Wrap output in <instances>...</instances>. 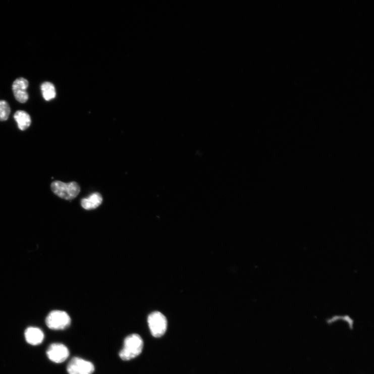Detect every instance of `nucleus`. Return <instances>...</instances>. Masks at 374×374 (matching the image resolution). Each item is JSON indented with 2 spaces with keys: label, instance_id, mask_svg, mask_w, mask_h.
<instances>
[{
  "label": "nucleus",
  "instance_id": "nucleus-1",
  "mask_svg": "<svg viewBox=\"0 0 374 374\" xmlns=\"http://www.w3.org/2000/svg\"><path fill=\"white\" fill-rule=\"evenodd\" d=\"M144 342L137 334L128 336L124 342V346L119 353L121 359L124 361L131 360L137 357L142 352Z\"/></svg>",
  "mask_w": 374,
  "mask_h": 374
},
{
  "label": "nucleus",
  "instance_id": "nucleus-2",
  "mask_svg": "<svg viewBox=\"0 0 374 374\" xmlns=\"http://www.w3.org/2000/svg\"><path fill=\"white\" fill-rule=\"evenodd\" d=\"M51 189L61 198L71 200L77 197L80 191V187L75 182L65 183L57 181L51 183Z\"/></svg>",
  "mask_w": 374,
  "mask_h": 374
},
{
  "label": "nucleus",
  "instance_id": "nucleus-3",
  "mask_svg": "<svg viewBox=\"0 0 374 374\" xmlns=\"http://www.w3.org/2000/svg\"><path fill=\"white\" fill-rule=\"evenodd\" d=\"M46 324L50 329L63 330L70 326L71 318L66 312L55 310L50 312L47 316Z\"/></svg>",
  "mask_w": 374,
  "mask_h": 374
},
{
  "label": "nucleus",
  "instance_id": "nucleus-4",
  "mask_svg": "<svg viewBox=\"0 0 374 374\" xmlns=\"http://www.w3.org/2000/svg\"><path fill=\"white\" fill-rule=\"evenodd\" d=\"M148 324L151 333L154 337H162L167 331V319L161 312L155 311L151 313L148 316Z\"/></svg>",
  "mask_w": 374,
  "mask_h": 374
},
{
  "label": "nucleus",
  "instance_id": "nucleus-5",
  "mask_svg": "<svg viewBox=\"0 0 374 374\" xmlns=\"http://www.w3.org/2000/svg\"><path fill=\"white\" fill-rule=\"evenodd\" d=\"M67 370L69 374H92L95 367L92 363L76 357L70 361Z\"/></svg>",
  "mask_w": 374,
  "mask_h": 374
},
{
  "label": "nucleus",
  "instance_id": "nucleus-6",
  "mask_svg": "<svg viewBox=\"0 0 374 374\" xmlns=\"http://www.w3.org/2000/svg\"><path fill=\"white\" fill-rule=\"evenodd\" d=\"M46 354L48 359L52 362L61 363L65 361L68 358L69 351L64 345L55 343L48 347Z\"/></svg>",
  "mask_w": 374,
  "mask_h": 374
},
{
  "label": "nucleus",
  "instance_id": "nucleus-7",
  "mask_svg": "<svg viewBox=\"0 0 374 374\" xmlns=\"http://www.w3.org/2000/svg\"><path fill=\"white\" fill-rule=\"evenodd\" d=\"M29 86L27 80L23 78L17 79L12 86L13 91L16 99L21 103H25L28 99L27 88Z\"/></svg>",
  "mask_w": 374,
  "mask_h": 374
},
{
  "label": "nucleus",
  "instance_id": "nucleus-8",
  "mask_svg": "<svg viewBox=\"0 0 374 374\" xmlns=\"http://www.w3.org/2000/svg\"><path fill=\"white\" fill-rule=\"evenodd\" d=\"M27 342L31 345H38L43 341L44 335L43 331L38 328L29 327L25 332Z\"/></svg>",
  "mask_w": 374,
  "mask_h": 374
},
{
  "label": "nucleus",
  "instance_id": "nucleus-9",
  "mask_svg": "<svg viewBox=\"0 0 374 374\" xmlns=\"http://www.w3.org/2000/svg\"><path fill=\"white\" fill-rule=\"evenodd\" d=\"M102 202L101 195L98 192L91 194L88 198H84L81 201V205L86 210H92L99 206Z\"/></svg>",
  "mask_w": 374,
  "mask_h": 374
},
{
  "label": "nucleus",
  "instance_id": "nucleus-10",
  "mask_svg": "<svg viewBox=\"0 0 374 374\" xmlns=\"http://www.w3.org/2000/svg\"><path fill=\"white\" fill-rule=\"evenodd\" d=\"M14 118L17 123L18 127L21 131H25L30 127L31 120L29 115L26 112L22 111H17L15 113Z\"/></svg>",
  "mask_w": 374,
  "mask_h": 374
},
{
  "label": "nucleus",
  "instance_id": "nucleus-11",
  "mask_svg": "<svg viewBox=\"0 0 374 374\" xmlns=\"http://www.w3.org/2000/svg\"><path fill=\"white\" fill-rule=\"evenodd\" d=\"M41 91L43 97L46 101H49L56 98L57 95L56 87L51 83L46 82L41 85Z\"/></svg>",
  "mask_w": 374,
  "mask_h": 374
},
{
  "label": "nucleus",
  "instance_id": "nucleus-12",
  "mask_svg": "<svg viewBox=\"0 0 374 374\" xmlns=\"http://www.w3.org/2000/svg\"><path fill=\"white\" fill-rule=\"evenodd\" d=\"M10 113L11 109L9 103L5 100H0V121L7 120Z\"/></svg>",
  "mask_w": 374,
  "mask_h": 374
}]
</instances>
